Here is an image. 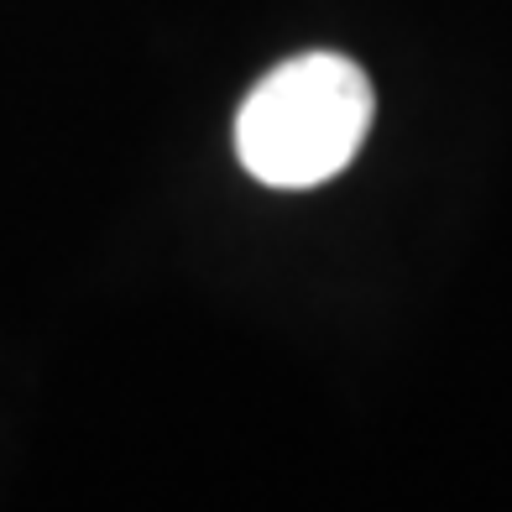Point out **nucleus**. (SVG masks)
Here are the masks:
<instances>
[{
    "mask_svg": "<svg viewBox=\"0 0 512 512\" xmlns=\"http://www.w3.org/2000/svg\"><path fill=\"white\" fill-rule=\"evenodd\" d=\"M371 131V84L340 53L272 68L236 115V157L267 189H314L351 162Z\"/></svg>",
    "mask_w": 512,
    "mask_h": 512,
    "instance_id": "f257e3e1",
    "label": "nucleus"
}]
</instances>
